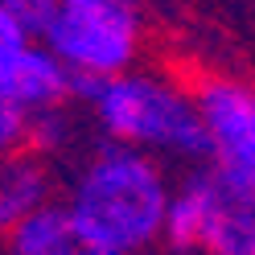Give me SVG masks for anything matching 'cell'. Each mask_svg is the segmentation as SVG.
Here are the masks:
<instances>
[{"mask_svg":"<svg viewBox=\"0 0 255 255\" xmlns=\"http://www.w3.org/2000/svg\"><path fill=\"white\" fill-rule=\"evenodd\" d=\"M169 177L152 152L111 140L78 169L66 210L87 239L116 255H140L161 239Z\"/></svg>","mask_w":255,"mask_h":255,"instance_id":"1","label":"cell"},{"mask_svg":"<svg viewBox=\"0 0 255 255\" xmlns=\"http://www.w3.org/2000/svg\"><path fill=\"white\" fill-rule=\"evenodd\" d=\"M222 194H227V181L214 169H194L177 189H169L165 218H161L165 247L177 251V255H194L202 247V235L210 227L214 206H218Z\"/></svg>","mask_w":255,"mask_h":255,"instance_id":"5","label":"cell"},{"mask_svg":"<svg viewBox=\"0 0 255 255\" xmlns=\"http://www.w3.org/2000/svg\"><path fill=\"white\" fill-rule=\"evenodd\" d=\"M0 95L12 99L21 111L58 107V103L70 99V66L45 41L33 37L17 58H12V66L0 74Z\"/></svg>","mask_w":255,"mask_h":255,"instance_id":"6","label":"cell"},{"mask_svg":"<svg viewBox=\"0 0 255 255\" xmlns=\"http://www.w3.org/2000/svg\"><path fill=\"white\" fill-rule=\"evenodd\" d=\"M25 136H29V111H21L12 99L0 95V152L25 148Z\"/></svg>","mask_w":255,"mask_h":255,"instance_id":"12","label":"cell"},{"mask_svg":"<svg viewBox=\"0 0 255 255\" xmlns=\"http://www.w3.org/2000/svg\"><path fill=\"white\" fill-rule=\"evenodd\" d=\"M202 255H255V198L227 189L202 235Z\"/></svg>","mask_w":255,"mask_h":255,"instance_id":"9","label":"cell"},{"mask_svg":"<svg viewBox=\"0 0 255 255\" xmlns=\"http://www.w3.org/2000/svg\"><path fill=\"white\" fill-rule=\"evenodd\" d=\"M41 41L70 70L107 78L132 66L140 45V17L132 0H58Z\"/></svg>","mask_w":255,"mask_h":255,"instance_id":"3","label":"cell"},{"mask_svg":"<svg viewBox=\"0 0 255 255\" xmlns=\"http://www.w3.org/2000/svg\"><path fill=\"white\" fill-rule=\"evenodd\" d=\"M173 255H177V251H173Z\"/></svg>","mask_w":255,"mask_h":255,"instance_id":"14","label":"cell"},{"mask_svg":"<svg viewBox=\"0 0 255 255\" xmlns=\"http://www.w3.org/2000/svg\"><path fill=\"white\" fill-rule=\"evenodd\" d=\"M4 255H116L74 227L66 206L45 202L4 231Z\"/></svg>","mask_w":255,"mask_h":255,"instance_id":"7","label":"cell"},{"mask_svg":"<svg viewBox=\"0 0 255 255\" xmlns=\"http://www.w3.org/2000/svg\"><path fill=\"white\" fill-rule=\"evenodd\" d=\"M91 107L107 140H120V144L144 152L206 161V128L198 116V103L177 83H165L156 74L120 70L99 83Z\"/></svg>","mask_w":255,"mask_h":255,"instance_id":"2","label":"cell"},{"mask_svg":"<svg viewBox=\"0 0 255 255\" xmlns=\"http://www.w3.org/2000/svg\"><path fill=\"white\" fill-rule=\"evenodd\" d=\"M29 41H33V37H29L25 29H21V21L12 17V12H8L4 4H0V74H4V70L12 66V58H17Z\"/></svg>","mask_w":255,"mask_h":255,"instance_id":"13","label":"cell"},{"mask_svg":"<svg viewBox=\"0 0 255 255\" xmlns=\"http://www.w3.org/2000/svg\"><path fill=\"white\" fill-rule=\"evenodd\" d=\"M54 194V177L45 156L33 148L0 152V235L12 231L25 214H33Z\"/></svg>","mask_w":255,"mask_h":255,"instance_id":"8","label":"cell"},{"mask_svg":"<svg viewBox=\"0 0 255 255\" xmlns=\"http://www.w3.org/2000/svg\"><path fill=\"white\" fill-rule=\"evenodd\" d=\"M12 17L21 21V29L29 37H45V29H50V21H54V8H58V0H0Z\"/></svg>","mask_w":255,"mask_h":255,"instance_id":"11","label":"cell"},{"mask_svg":"<svg viewBox=\"0 0 255 255\" xmlns=\"http://www.w3.org/2000/svg\"><path fill=\"white\" fill-rule=\"evenodd\" d=\"M74 136V124L66 116V103L58 107H41V111H29V136H25V148H33L37 156H50L62 152Z\"/></svg>","mask_w":255,"mask_h":255,"instance_id":"10","label":"cell"},{"mask_svg":"<svg viewBox=\"0 0 255 255\" xmlns=\"http://www.w3.org/2000/svg\"><path fill=\"white\" fill-rule=\"evenodd\" d=\"M206 128V161L227 189L255 198V87L243 78H206L194 91Z\"/></svg>","mask_w":255,"mask_h":255,"instance_id":"4","label":"cell"}]
</instances>
